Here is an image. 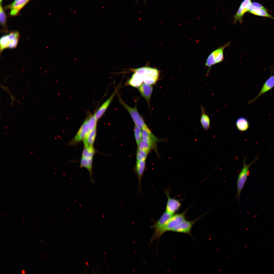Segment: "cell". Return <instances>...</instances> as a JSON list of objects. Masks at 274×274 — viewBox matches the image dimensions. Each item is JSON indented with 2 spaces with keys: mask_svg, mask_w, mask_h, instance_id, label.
<instances>
[{
  "mask_svg": "<svg viewBox=\"0 0 274 274\" xmlns=\"http://www.w3.org/2000/svg\"><path fill=\"white\" fill-rule=\"evenodd\" d=\"M211 210L205 213L194 220L191 221L185 220L174 229L172 231L187 234L192 236L191 232L193 225L203 216Z\"/></svg>",
  "mask_w": 274,
  "mask_h": 274,
  "instance_id": "obj_7",
  "label": "cell"
},
{
  "mask_svg": "<svg viewBox=\"0 0 274 274\" xmlns=\"http://www.w3.org/2000/svg\"><path fill=\"white\" fill-rule=\"evenodd\" d=\"M188 209L182 213L173 215L169 220L164 230V233L172 231L175 227L186 220L185 215Z\"/></svg>",
  "mask_w": 274,
  "mask_h": 274,
  "instance_id": "obj_6",
  "label": "cell"
},
{
  "mask_svg": "<svg viewBox=\"0 0 274 274\" xmlns=\"http://www.w3.org/2000/svg\"><path fill=\"white\" fill-rule=\"evenodd\" d=\"M31 0H20L13 2L10 6V14L12 16L16 15L20 10Z\"/></svg>",
  "mask_w": 274,
  "mask_h": 274,
  "instance_id": "obj_15",
  "label": "cell"
},
{
  "mask_svg": "<svg viewBox=\"0 0 274 274\" xmlns=\"http://www.w3.org/2000/svg\"><path fill=\"white\" fill-rule=\"evenodd\" d=\"M19 0H14V1L13 2H16L19 1Z\"/></svg>",
  "mask_w": 274,
  "mask_h": 274,
  "instance_id": "obj_31",
  "label": "cell"
},
{
  "mask_svg": "<svg viewBox=\"0 0 274 274\" xmlns=\"http://www.w3.org/2000/svg\"><path fill=\"white\" fill-rule=\"evenodd\" d=\"M118 88L117 87L110 97L102 104L95 112V114L98 120L104 114L118 92Z\"/></svg>",
  "mask_w": 274,
  "mask_h": 274,
  "instance_id": "obj_12",
  "label": "cell"
},
{
  "mask_svg": "<svg viewBox=\"0 0 274 274\" xmlns=\"http://www.w3.org/2000/svg\"><path fill=\"white\" fill-rule=\"evenodd\" d=\"M6 16L5 13L1 4H0V22L1 25L3 27V29L1 31L3 33H9L6 26Z\"/></svg>",
  "mask_w": 274,
  "mask_h": 274,
  "instance_id": "obj_21",
  "label": "cell"
},
{
  "mask_svg": "<svg viewBox=\"0 0 274 274\" xmlns=\"http://www.w3.org/2000/svg\"><path fill=\"white\" fill-rule=\"evenodd\" d=\"M42 255V256H43V257H44L43 255Z\"/></svg>",
  "mask_w": 274,
  "mask_h": 274,
  "instance_id": "obj_33",
  "label": "cell"
},
{
  "mask_svg": "<svg viewBox=\"0 0 274 274\" xmlns=\"http://www.w3.org/2000/svg\"><path fill=\"white\" fill-rule=\"evenodd\" d=\"M172 215L165 211L158 220L151 226L155 231L151 242L156 240L164 233L165 228Z\"/></svg>",
  "mask_w": 274,
  "mask_h": 274,
  "instance_id": "obj_4",
  "label": "cell"
},
{
  "mask_svg": "<svg viewBox=\"0 0 274 274\" xmlns=\"http://www.w3.org/2000/svg\"><path fill=\"white\" fill-rule=\"evenodd\" d=\"M230 42L226 43L223 46L220 47L212 52L206 60V67H209L207 72L208 75L211 67L213 65L223 61L224 59V49L229 46Z\"/></svg>",
  "mask_w": 274,
  "mask_h": 274,
  "instance_id": "obj_3",
  "label": "cell"
},
{
  "mask_svg": "<svg viewBox=\"0 0 274 274\" xmlns=\"http://www.w3.org/2000/svg\"><path fill=\"white\" fill-rule=\"evenodd\" d=\"M235 125L237 130L241 132H245L247 130L249 127L248 120L244 117L238 118L235 122Z\"/></svg>",
  "mask_w": 274,
  "mask_h": 274,
  "instance_id": "obj_17",
  "label": "cell"
},
{
  "mask_svg": "<svg viewBox=\"0 0 274 274\" xmlns=\"http://www.w3.org/2000/svg\"><path fill=\"white\" fill-rule=\"evenodd\" d=\"M10 40L8 34L4 35L1 37L0 40L1 54L5 49L7 48V46Z\"/></svg>",
  "mask_w": 274,
  "mask_h": 274,
  "instance_id": "obj_23",
  "label": "cell"
},
{
  "mask_svg": "<svg viewBox=\"0 0 274 274\" xmlns=\"http://www.w3.org/2000/svg\"><path fill=\"white\" fill-rule=\"evenodd\" d=\"M159 76V70L155 68L145 66L135 69L128 80V85L138 87L144 83L150 85L155 84L158 80Z\"/></svg>",
  "mask_w": 274,
  "mask_h": 274,
  "instance_id": "obj_1",
  "label": "cell"
},
{
  "mask_svg": "<svg viewBox=\"0 0 274 274\" xmlns=\"http://www.w3.org/2000/svg\"><path fill=\"white\" fill-rule=\"evenodd\" d=\"M137 89L141 95L149 105L150 99L153 90L152 85L143 83L137 87Z\"/></svg>",
  "mask_w": 274,
  "mask_h": 274,
  "instance_id": "obj_13",
  "label": "cell"
},
{
  "mask_svg": "<svg viewBox=\"0 0 274 274\" xmlns=\"http://www.w3.org/2000/svg\"><path fill=\"white\" fill-rule=\"evenodd\" d=\"M119 99L121 103L130 114L135 125L141 130L147 127L138 112L136 106L131 107L126 104L120 98Z\"/></svg>",
  "mask_w": 274,
  "mask_h": 274,
  "instance_id": "obj_5",
  "label": "cell"
},
{
  "mask_svg": "<svg viewBox=\"0 0 274 274\" xmlns=\"http://www.w3.org/2000/svg\"><path fill=\"white\" fill-rule=\"evenodd\" d=\"M96 134V128L89 132L83 141L89 146H93Z\"/></svg>",
  "mask_w": 274,
  "mask_h": 274,
  "instance_id": "obj_22",
  "label": "cell"
},
{
  "mask_svg": "<svg viewBox=\"0 0 274 274\" xmlns=\"http://www.w3.org/2000/svg\"><path fill=\"white\" fill-rule=\"evenodd\" d=\"M148 153L138 148L136 154L137 160L145 161Z\"/></svg>",
  "mask_w": 274,
  "mask_h": 274,
  "instance_id": "obj_26",
  "label": "cell"
},
{
  "mask_svg": "<svg viewBox=\"0 0 274 274\" xmlns=\"http://www.w3.org/2000/svg\"><path fill=\"white\" fill-rule=\"evenodd\" d=\"M138 148L148 153L153 146L150 143L141 140L138 145Z\"/></svg>",
  "mask_w": 274,
  "mask_h": 274,
  "instance_id": "obj_25",
  "label": "cell"
},
{
  "mask_svg": "<svg viewBox=\"0 0 274 274\" xmlns=\"http://www.w3.org/2000/svg\"><path fill=\"white\" fill-rule=\"evenodd\" d=\"M201 112L200 122L203 129L207 131L211 128L210 119L206 113L205 109L202 105H201Z\"/></svg>",
  "mask_w": 274,
  "mask_h": 274,
  "instance_id": "obj_16",
  "label": "cell"
},
{
  "mask_svg": "<svg viewBox=\"0 0 274 274\" xmlns=\"http://www.w3.org/2000/svg\"><path fill=\"white\" fill-rule=\"evenodd\" d=\"M252 4L253 5L256 7L264 9L267 11V10L266 9V8H265L264 7L262 6V5L258 3L254 2L252 3Z\"/></svg>",
  "mask_w": 274,
  "mask_h": 274,
  "instance_id": "obj_29",
  "label": "cell"
},
{
  "mask_svg": "<svg viewBox=\"0 0 274 274\" xmlns=\"http://www.w3.org/2000/svg\"><path fill=\"white\" fill-rule=\"evenodd\" d=\"M169 191L168 190L165 191V193L167 198L165 211L173 215L179 209L181 203L179 200L170 197Z\"/></svg>",
  "mask_w": 274,
  "mask_h": 274,
  "instance_id": "obj_8",
  "label": "cell"
},
{
  "mask_svg": "<svg viewBox=\"0 0 274 274\" xmlns=\"http://www.w3.org/2000/svg\"><path fill=\"white\" fill-rule=\"evenodd\" d=\"M252 3L251 0H244L242 2L234 16L233 23L235 24L237 21L240 23L243 22V17L246 12L248 11Z\"/></svg>",
  "mask_w": 274,
  "mask_h": 274,
  "instance_id": "obj_10",
  "label": "cell"
},
{
  "mask_svg": "<svg viewBox=\"0 0 274 274\" xmlns=\"http://www.w3.org/2000/svg\"><path fill=\"white\" fill-rule=\"evenodd\" d=\"M145 167V161L137 160L135 170L138 181V192H141V181Z\"/></svg>",
  "mask_w": 274,
  "mask_h": 274,
  "instance_id": "obj_14",
  "label": "cell"
},
{
  "mask_svg": "<svg viewBox=\"0 0 274 274\" xmlns=\"http://www.w3.org/2000/svg\"><path fill=\"white\" fill-rule=\"evenodd\" d=\"M19 38L10 39L9 41L7 47V48L13 49L16 48L18 44Z\"/></svg>",
  "mask_w": 274,
  "mask_h": 274,
  "instance_id": "obj_28",
  "label": "cell"
},
{
  "mask_svg": "<svg viewBox=\"0 0 274 274\" xmlns=\"http://www.w3.org/2000/svg\"><path fill=\"white\" fill-rule=\"evenodd\" d=\"M21 272H22V274H24V273H25V271L24 270H22V271H21Z\"/></svg>",
  "mask_w": 274,
  "mask_h": 274,
  "instance_id": "obj_30",
  "label": "cell"
},
{
  "mask_svg": "<svg viewBox=\"0 0 274 274\" xmlns=\"http://www.w3.org/2000/svg\"><path fill=\"white\" fill-rule=\"evenodd\" d=\"M267 11L264 9L256 7L252 4L248 12L255 15L268 17L274 19V17L268 13Z\"/></svg>",
  "mask_w": 274,
  "mask_h": 274,
  "instance_id": "obj_19",
  "label": "cell"
},
{
  "mask_svg": "<svg viewBox=\"0 0 274 274\" xmlns=\"http://www.w3.org/2000/svg\"><path fill=\"white\" fill-rule=\"evenodd\" d=\"M140 128L135 125L134 133L135 140L137 145L142 140V131Z\"/></svg>",
  "mask_w": 274,
  "mask_h": 274,
  "instance_id": "obj_27",
  "label": "cell"
},
{
  "mask_svg": "<svg viewBox=\"0 0 274 274\" xmlns=\"http://www.w3.org/2000/svg\"><path fill=\"white\" fill-rule=\"evenodd\" d=\"M84 148L82 153V157L87 159H93L95 153V150L93 146L88 144H83Z\"/></svg>",
  "mask_w": 274,
  "mask_h": 274,
  "instance_id": "obj_20",
  "label": "cell"
},
{
  "mask_svg": "<svg viewBox=\"0 0 274 274\" xmlns=\"http://www.w3.org/2000/svg\"><path fill=\"white\" fill-rule=\"evenodd\" d=\"M258 155L256 156L254 160L249 164H246V157L243 160V167L238 175L236 182L237 191L235 198L238 200L239 205L240 204V197L241 192L245 184L248 176L249 175V168L252 164L258 160Z\"/></svg>",
  "mask_w": 274,
  "mask_h": 274,
  "instance_id": "obj_2",
  "label": "cell"
},
{
  "mask_svg": "<svg viewBox=\"0 0 274 274\" xmlns=\"http://www.w3.org/2000/svg\"><path fill=\"white\" fill-rule=\"evenodd\" d=\"M3 0H0V3H1Z\"/></svg>",
  "mask_w": 274,
  "mask_h": 274,
  "instance_id": "obj_32",
  "label": "cell"
},
{
  "mask_svg": "<svg viewBox=\"0 0 274 274\" xmlns=\"http://www.w3.org/2000/svg\"><path fill=\"white\" fill-rule=\"evenodd\" d=\"M273 67L272 66L270 67L271 76L263 84L258 94L253 99L249 101L248 104L255 101L261 95L271 90L274 87V75H272L274 72Z\"/></svg>",
  "mask_w": 274,
  "mask_h": 274,
  "instance_id": "obj_11",
  "label": "cell"
},
{
  "mask_svg": "<svg viewBox=\"0 0 274 274\" xmlns=\"http://www.w3.org/2000/svg\"><path fill=\"white\" fill-rule=\"evenodd\" d=\"M88 119V125L89 131L96 128L98 120L95 113L90 115Z\"/></svg>",
  "mask_w": 274,
  "mask_h": 274,
  "instance_id": "obj_24",
  "label": "cell"
},
{
  "mask_svg": "<svg viewBox=\"0 0 274 274\" xmlns=\"http://www.w3.org/2000/svg\"><path fill=\"white\" fill-rule=\"evenodd\" d=\"M93 160V159H87L81 157L80 167V168H85L88 170L90 174V180L92 183H94V182L92 178Z\"/></svg>",
  "mask_w": 274,
  "mask_h": 274,
  "instance_id": "obj_18",
  "label": "cell"
},
{
  "mask_svg": "<svg viewBox=\"0 0 274 274\" xmlns=\"http://www.w3.org/2000/svg\"><path fill=\"white\" fill-rule=\"evenodd\" d=\"M89 131L87 118L83 122L75 136L70 142L69 145H74L83 141L86 137Z\"/></svg>",
  "mask_w": 274,
  "mask_h": 274,
  "instance_id": "obj_9",
  "label": "cell"
}]
</instances>
